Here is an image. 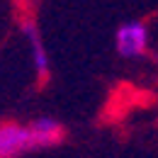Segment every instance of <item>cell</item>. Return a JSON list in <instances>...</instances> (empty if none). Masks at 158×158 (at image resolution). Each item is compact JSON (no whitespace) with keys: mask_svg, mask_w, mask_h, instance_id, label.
<instances>
[{"mask_svg":"<svg viewBox=\"0 0 158 158\" xmlns=\"http://www.w3.org/2000/svg\"><path fill=\"white\" fill-rule=\"evenodd\" d=\"M63 139V127L54 117L0 124V158H22L32 151L49 148Z\"/></svg>","mask_w":158,"mask_h":158,"instance_id":"6da1fadb","label":"cell"},{"mask_svg":"<svg viewBox=\"0 0 158 158\" xmlns=\"http://www.w3.org/2000/svg\"><path fill=\"white\" fill-rule=\"evenodd\" d=\"M114 49L122 59L139 61L151 49V29L143 20H129L114 32Z\"/></svg>","mask_w":158,"mask_h":158,"instance_id":"7a4b0ae2","label":"cell"},{"mask_svg":"<svg viewBox=\"0 0 158 158\" xmlns=\"http://www.w3.org/2000/svg\"><path fill=\"white\" fill-rule=\"evenodd\" d=\"M20 29H22V39H24V46H27V56H29L32 71L37 73L39 80H46L49 73H51V61H49V51H46V44H44L39 27L34 24V20L27 17V20H22Z\"/></svg>","mask_w":158,"mask_h":158,"instance_id":"3957f363","label":"cell"}]
</instances>
